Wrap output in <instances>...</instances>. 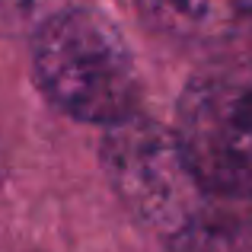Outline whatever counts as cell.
<instances>
[{
    "instance_id": "obj_1",
    "label": "cell",
    "mask_w": 252,
    "mask_h": 252,
    "mask_svg": "<svg viewBox=\"0 0 252 252\" xmlns=\"http://www.w3.org/2000/svg\"><path fill=\"white\" fill-rule=\"evenodd\" d=\"M99 163L122 208L166 252H252V208L211 191L176 131L144 109L102 128Z\"/></svg>"
},
{
    "instance_id": "obj_2",
    "label": "cell",
    "mask_w": 252,
    "mask_h": 252,
    "mask_svg": "<svg viewBox=\"0 0 252 252\" xmlns=\"http://www.w3.org/2000/svg\"><path fill=\"white\" fill-rule=\"evenodd\" d=\"M38 93L64 118L109 128L141 109L137 58L115 19L86 3H64L29 35Z\"/></svg>"
},
{
    "instance_id": "obj_3",
    "label": "cell",
    "mask_w": 252,
    "mask_h": 252,
    "mask_svg": "<svg viewBox=\"0 0 252 252\" xmlns=\"http://www.w3.org/2000/svg\"><path fill=\"white\" fill-rule=\"evenodd\" d=\"M172 131L201 182L252 208V74H198L182 86Z\"/></svg>"
},
{
    "instance_id": "obj_4",
    "label": "cell",
    "mask_w": 252,
    "mask_h": 252,
    "mask_svg": "<svg viewBox=\"0 0 252 252\" xmlns=\"http://www.w3.org/2000/svg\"><path fill=\"white\" fill-rule=\"evenodd\" d=\"M141 23L172 45H220L243 23L240 0H134Z\"/></svg>"
},
{
    "instance_id": "obj_5",
    "label": "cell",
    "mask_w": 252,
    "mask_h": 252,
    "mask_svg": "<svg viewBox=\"0 0 252 252\" xmlns=\"http://www.w3.org/2000/svg\"><path fill=\"white\" fill-rule=\"evenodd\" d=\"M64 3L70 0H0V32L10 38H29Z\"/></svg>"
},
{
    "instance_id": "obj_6",
    "label": "cell",
    "mask_w": 252,
    "mask_h": 252,
    "mask_svg": "<svg viewBox=\"0 0 252 252\" xmlns=\"http://www.w3.org/2000/svg\"><path fill=\"white\" fill-rule=\"evenodd\" d=\"M240 10H243V19L252 23V0H240Z\"/></svg>"
}]
</instances>
